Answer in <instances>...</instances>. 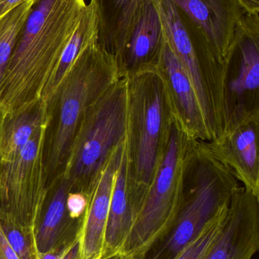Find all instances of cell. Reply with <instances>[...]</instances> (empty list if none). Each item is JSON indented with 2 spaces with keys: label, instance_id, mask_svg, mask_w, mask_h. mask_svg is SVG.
Masks as SVG:
<instances>
[{
  "label": "cell",
  "instance_id": "16",
  "mask_svg": "<svg viewBox=\"0 0 259 259\" xmlns=\"http://www.w3.org/2000/svg\"><path fill=\"white\" fill-rule=\"evenodd\" d=\"M98 16V44L117 63L147 0H93Z\"/></svg>",
  "mask_w": 259,
  "mask_h": 259
},
{
  "label": "cell",
  "instance_id": "5",
  "mask_svg": "<svg viewBox=\"0 0 259 259\" xmlns=\"http://www.w3.org/2000/svg\"><path fill=\"white\" fill-rule=\"evenodd\" d=\"M127 79L121 76L89 108L76 134L63 178L70 192L91 194L127 134Z\"/></svg>",
  "mask_w": 259,
  "mask_h": 259
},
{
  "label": "cell",
  "instance_id": "27",
  "mask_svg": "<svg viewBox=\"0 0 259 259\" xmlns=\"http://www.w3.org/2000/svg\"><path fill=\"white\" fill-rule=\"evenodd\" d=\"M246 13L259 15V0H237Z\"/></svg>",
  "mask_w": 259,
  "mask_h": 259
},
{
  "label": "cell",
  "instance_id": "6",
  "mask_svg": "<svg viewBox=\"0 0 259 259\" xmlns=\"http://www.w3.org/2000/svg\"><path fill=\"white\" fill-rule=\"evenodd\" d=\"M191 141L173 118L155 176L117 259H144L173 228L180 205L184 160Z\"/></svg>",
  "mask_w": 259,
  "mask_h": 259
},
{
  "label": "cell",
  "instance_id": "18",
  "mask_svg": "<svg viewBox=\"0 0 259 259\" xmlns=\"http://www.w3.org/2000/svg\"><path fill=\"white\" fill-rule=\"evenodd\" d=\"M129 188L126 146L111 194L101 259H117L135 222Z\"/></svg>",
  "mask_w": 259,
  "mask_h": 259
},
{
  "label": "cell",
  "instance_id": "13",
  "mask_svg": "<svg viewBox=\"0 0 259 259\" xmlns=\"http://www.w3.org/2000/svg\"><path fill=\"white\" fill-rule=\"evenodd\" d=\"M158 70L165 83L173 116L187 137L193 141L210 142L194 88L167 41Z\"/></svg>",
  "mask_w": 259,
  "mask_h": 259
},
{
  "label": "cell",
  "instance_id": "12",
  "mask_svg": "<svg viewBox=\"0 0 259 259\" xmlns=\"http://www.w3.org/2000/svg\"><path fill=\"white\" fill-rule=\"evenodd\" d=\"M259 249V197L240 186L217 243L205 259H252Z\"/></svg>",
  "mask_w": 259,
  "mask_h": 259
},
{
  "label": "cell",
  "instance_id": "23",
  "mask_svg": "<svg viewBox=\"0 0 259 259\" xmlns=\"http://www.w3.org/2000/svg\"><path fill=\"white\" fill-rule=\"evenodd\" d=\"M9 244L20 259H40L36 243L27 237L18 227L1 223Z\"/></svg>",
  "mask_w": 259,
  "mask_h": 259
},
{
  "label": "cell",
  "instance_id": "7",
  "mask_svg": "<svg viewBox=\"0 0 259 259\" xmlns=\"http://www.w3.org/2000/svg\"><path fill=\"white\" fill-rule=\"evenodd\" d=\"M152 2L161 17L166 41L193 84L205 118L210 142L213 141L221 135L225 127V67L192 39L176 6L170 0Z\"/></svg>",
  "mask_w": 259,
  "mask_h": 259
},
{
  "label": "cell",
  "instance_id": "2",
  "mask_svg": "<svg viewBox=\"0 0 259 259\" xmlns=\"http://www.w3.org/2000/svg\"><path fill=\"white\" fill-rule=\"evenodd\" d=\"M121 77L117 59L98 41L83 50L48 106L44 146L47 188L63 177L81 123L93 103Z\"/></svg>",
  "mask_w": 259,
  "mask_h": 259
},
{
  "label": "cell",
  "instance_id": "17",
  "mask_svg": "<svg viewBox=\"0 0 259 259\" xmlns=\"http://www.w3.org/2000/svg\"><path fill=\"white\" fill-rule=\"evenodd\" d=\"M49 118L48 106L42 97L0 115V162L18 156Z\"/></svg>",
  "mask_w": 259,
  "mask_h": 259
},
{
  "label": "cell",
  "instance_id": "21",
  "mask_svg": "<svg viewBox=\"0 0 259 259\" xmlns=\"http://www.w3.org/2000/svg\"><path fill=\"white\" fill-rule=\"evenodd\" d=\"M36 0H26L0 17V87L12 52L29 14Z\"/></svg>",
  "mask_w": 259,
  "mask_h": 259
},
{
  "label": "cell",
  "instance_id": "19",
  "mask_svg": "<svg viewBox=\"0 0 259 259\" xmlns=\"http://www.w3.org/2000/svg\"><path fill=\"white\" fill-rule=\"evenodd\" d=\"M98 33L97 9L94 1L91 0L84 9L77 27L64 48L57 65L41 94L47 103L57 91L79 55L88 46L98 41Z\"/></svg>",
  "mask_w": 259,
  "mask_h": 259
},
{
  "label": "cell",
  "instance_id": "20",
  "mask_svg": "<svg viewBox=\"0 0 259 259\" xmlns=\"http://www.w3.org/2000/svg\"><path fill=\"white\" fill-rule=\"evenodd\" d=\"M69 192V185L63 177L48 187L41 218L42 222L36 231V244L40 253H44L56 245L59 227H62V222L68 215L65 203Z\"/></svg>",
  "mask_w": 259,
  "mask_h": 259
},
{
  "label": "cell",
  "instance_id": "15",
  "mask_svg": "<svg viewBox=\"0 0 259 259\" xmlns=\"http://www.w3.org/2000/svg\"><path fill=\"white\" fill-rule=\"evenodd\" d=\"M165 42L158 9L152 0H147L119 59L120 75L158 69Z\"/></svg>",
  "mask_w": 259,
  "mask_h": 259
},
{
  "label": "cell",
  "instance_id": "9",
  "mask_svg": "<svg viewBox=\"0 0 259 259\" xmlns=\"http://www.w3.org/2000/svg\"><path fill=\"white\" fill-rule=\"evenodd\" d=\"M224 113L225 131L242 118L259 113V15L245 13L237 27L225 62Z\"/></svg>",
  "mask_w": 259,
  "mask_h": 259
},
{
  "label": "cell",
  "instance_id": "22",
  "mask_svg": "<svg viewBox=\"0 0 259 259\" xmlns=\"http://www.w3.org/2000/svg\"><path fill=\"white\" fill-rule=\"evenodd\" d=\"M229 206L222 210L212 219L200 234L186 246L176 259H205L223 231L228 219Z\"/></svg>",
  "mask_w": 259,
  "mask_h": 259
},
{
  "label": "cell",
  "instance_id": "28",
  "mask_svg": "<svg viewBox=\"0 0 259 259\" xmlns=\"http://www.w3.org/2000/svg\"><path fill=\"white\" fill-rule=\"evenodd\" d=\"M25 1L26 0H0V17Z\"/></svg>",
  "mask_w": 259,
  "mask_h": 259
},
{
  "label": "cell",
  "instance_id": "25",
  "mask_svg": "<svg viewBox=\"0 0 259 259\" xmlns=\"http://www.w3.org/2000/svg\"><path fill=\"white\" fill-rule=\"evenodd\" d=\"M0 259H20L8 241L0 222Z\"/></svg>",
  "mask_w": 259,
  "mask_h": 259
},
{
  "label": "cell",
  "instance_id": "14",
  "mask_svg": "<svg viewBox=\"0 0 259 259\" xmlns=\"http://www.w3.org/2000/svg\"><path fill=\"white\" fill-rule=\"evenodd\" d=\"M125 146L126 141L113 154L97 185L88 196L86 210L76 231L79 237V259L102 258L111 194Z\"/></svg>",
  "mask_w": 259,
  "mask_h": 259
},
{
  "label": "cell",
  "instance_id": "8",
  "mask_svg": "<svg viewBox=\"0 0 259 259\" xmlns=\"http://www.w3.org/2000/svg\"><path fill=\"white\" fill-rule=\"evenodd\" d=\"M47 125L35 133L18 156L0 162V222L18 227L35 243L48 192L44 164Z\"/></svg>",
  "mask_w": 259,
  "mask_h": 259
},
{
  "label": "cell",
  "instance_id": "24",
  "mask_svg": "<svg viewBox=\"0 0 259 259\" xmlns=\"http://www.w3.org/2000/svg\"><path fill=\"white\" fill-rule=\"evenodd\" d=\"M88 196L79 192H69L66 198V210L71 219H80L88 205Z\"/></svg>",
  "mask_w": 259,
  "mask_h": 259
},
{
  "label": "cell",
  "instance_id": "3",
  "mask_svg": "<svg viewBox=\"0 0 259 259\" xmlns=\"http://www.w3.org/2000/svg\"><path fill=\"white\" fill-rule=\"evenodd\" d=\"M241 186L205 142L191 141L186 154L177 218L144 259H176L222 210Z\"/></svg>",
  "mask_w": 259,
  "mask_h": 259
},
{
  "label": "cell",
  "instance_id": "4",
  "mask_svg": "<svg viewBox=\"0 0 259 259\" xmlns=\"http://www.w3.org/2000/svg\"><path fill=\"white\" fill-rule=\"evenodd\" d=\"M125 77L128 88L126 155L129 194L136 218L165 148L173 116L158 69Z\"/></svg>",
  "mask_w": 259,
  "mask_h": 259
},
{
  "label": "cell",
  "instance_id": "26",
  "mask_svg": "<svg viewBox=\"0 0 259 259\" xmlns=\"http://www.w3.org/2000/svg\"><path fill=\"white\" fill-rule=\"evenodd\" d=\"M59 259H79V237L77 234L66 242Z\"/></svg>",
  "mask_w": 259,
  "mask_h": 259
},
{
  "label": "cell",
  "instance_id": "10",
  "mask_svg": "<svg viewBox=\"0 0 259 259\" xmlns=\"http://www.w3.org/2000/svg\"><path fill=\"white\" fill-rule=\"evenodd\" d=\"M191 37L225 67L246 12L237 0H170Z\"/></svg>",
  "mask_w": 259,
  "mask_h": 259
},
{
  "label": "cell",
  "instance_id": "11",
  "mask_svg": "<svg viewBox=\"0 0 259 259\" xmlns=\"http://www.w3.org/2000/svg\"><path fill=\"white\" fill-rule=\"evenodd\" d=\"M259 113L251 114L228 126L206 143L211 153L225 164L247 191L259 197Z\"/></svg>",
  "mask_w": 259,
  "mask_h": 259
},
{
  "label": "cell",
  "instance_id": "1",
  "mask_svg": "<svg viewBox=\"0 0 259 259\" xmlns=\"http://www.w3.org/2000/svg\"><path fill=\"white\" fill-rule=\"evenodd\" d=\"M86 6L85 0L33 4L0 87V115L41 97Z\"/></svg>",
  "mask_w": 259,
  "mask_h": 259
}]
</instances>
